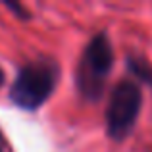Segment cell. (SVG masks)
<instances>
[{
  "instance_id": "cell-1",
  "label": "cell",
  "mask_w": 152,
  "mask_h": 152,
  "mask_svg": "<svg viewBox=\"0 0 152 152\" xmlns=\"http://www.w3.org/2000/svg\"><path fill=\"white\" fill-rule=\"evenodd\" d=\"M62 67L50 56H41L19 67L10 87V100L23 112H37L54 94Z\"/></svg>"
},
{
  "instance_id": "cell-2",
  "label": "cell",
  "mask_w": 152,
  "mask_h": 152,
  "mask_svg": "<svg viewBox=\"0 0 152 152\" xmlns=\"http://www.w3.org/2000/svg\"><path fill=\"white\" fill-rule=\"evenodd\" d=\"M115 54L112 46L110 35L106 31H98L91 37L87 46L81 52L77 69H75V87L77 93L87 102L102 100L106 83L114 69Z\"/></svg>"
},
{
  "instance_id": "cell-3",
  "label": "cell",
  "mask_w": 152,
  "mask_h": 152,
  "mask_svg": "<svg viewBox=\"0 0 152 152\" xmlns=\"http://www.w3.org/2000/svg\"><path fill=\"white\" fill-rule=\"evenodd\" d=\"M142 108V89L133 79H121L115 83L108 98L106 114V133L112 141L121 142L135 131Z\"/></svg>"
},
{
  "instance_id": "cell-4",
  "label": "cell",
  "mask_w": 152,
  "mask_h": 152,
  "mask_svg": "<svg viewBox=\"0 0 152 152\" xmlns=\"http://www.w3.org/2000/svg\"><path fill=\"white\" fill-rule=\"evenodd\" d=\"M125 66H127V71L131 73V77H133L135 83H139V85H146L152 89V64L148 60L145 58V56L141 54H129L125 60Z\"/></svg>"
},
{
  "instance_id": "cell-5",
  "label": "cell",
  "mask_w": 152,
  "mask_h": 152,
  "mask_svg": "<svg viewBox=\"0 0 152 152\" xmlns=\"http://www.w3.org/2000/svg\"><path fill=\"white\" fill-rule=\"evenodd\" d=\"M2 6L8 8V10H10L18 19H23V21L31 19V12L27 10L21 2H18V0H2Z\"/></svg>"
},
{
  "instance_id": "cell-6",
  "label": "cell",
  "mask_w": 152,
  "mask_h": 152,
  "mask_svg": "<svg viewBox=\"0 0 152 152\" xmlns=\"http://www.w3.org/2000/svg\"><path fill=\"white\" fill-rule=\"evenodd\" d=\"M4 79H6V73H4V69L0 67V87L4 85Z\"/></svg>"
},
{
  "instance_id": "cell-7",
  "label": "cell",
  "mask_w": 152,
  "mask_h": 152,
  "mask_svg": "<svg viewBox=\"0 0 152 152\" xmlns=\"http://www.w3.org/2000/svg\"><path fill=\"white\" fill-rule=\"evenodd\" d=\"M0 152H4V141H2V133H0Z\"/></svg>"
}]
</instances>
